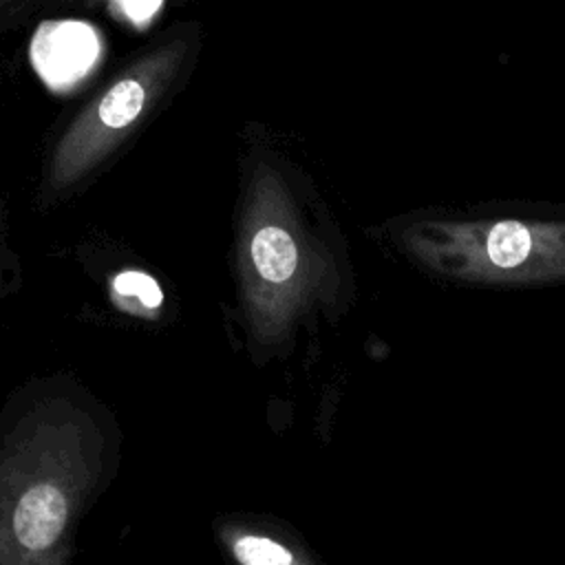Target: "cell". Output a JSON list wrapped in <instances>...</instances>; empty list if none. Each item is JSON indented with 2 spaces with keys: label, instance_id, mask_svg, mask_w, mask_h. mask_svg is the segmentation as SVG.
Here are the masks:
<instances>
[{
  "label": "cell",
  "instance_id": "277c9868",
  "mask_svg": "<svg viewBox=\"0 0 565 565\" xmlns=\"http://www.w3.org/2000/svg\"><path fill=\"white\" fill-rule=\"evenodd\" d=\"M252 258L263 278L282 282L291 276L298 254L291 236L285 230L263 227L252 241Z\"/></svg>",
  "mask_w": 565,
  "mask_h": 565
},
{
  "label": "cell",
  "instance_id": "52a82bcc",
  "mask_svg": "<svg viewBox=\"0 0 565 565\" xmlns=\"http://www.w3.org/2000/svg\"><path fill=\"white\" fill-rule=\"evenodd\" d=\"M236 556L247 565H285L291 563V554L278 543L260 536H245L234 547Z\"/></svg>",
  "mask_w": 565,
  "mask_h": 565
},
{
  "label": "cell",
  "instance_id": "6da1fadb",
  "mask_svg": "<svg viewBox=\"0 0 565 565\" xmlns=\"http://www.w3.org/2000/svg\"><path fill=\"white\" fill-rule=\"evenodd\" d=\"M102 466V437L68 404L29 413L0 448V565L62 563Z\"/></svg>",
  "mask_w": 565,
  "mask_h": 565
},
{
  "label": "cell",
  "instance_id": "8992f818",
  "mask_svg": "<svg viewBox=\"0 0 565 565\" xmlns=\"http://www.w3.org/2000/svg\"><path fill=\"white\" fill-rule=\"evenodd\" d=\"M530 252V232L516 221H503L492 227L488 236V254L499 267H514L525 260Z\"/></svg>",
  "mask_w": 565,
  "mask_h": 565
},
{
  "label": "cell",
  "instance_id": "5b68a950",
  "mask_svg": "<svg viewBox=\"0 0 565 565\" xmlns=\"http://www.w3.org/2000/svg\"><path fill=\"white\" fill-rule=\"evenodd\" d=\"M110 296L117 307L128 313H154L163 302V291L159 282L139 269H126L113 276L110 280Z\"/></svg>",
  "mask_w": 565,
  "mask_h": 565
},
{
  "label": "cell",
  "instance_id": "ba28073f",
  "mask_svg": "<svg viewBox=\"0 0 565 565\" xmlns=\"http://www.w3.org/2000/svg\"><path fill=\"white\" fill-rule=\"evenodd\" d=\"M108 11L132 29H148L161 13L166 0H104Z\"/></svg>",
  "mask_w": 565,
  "mask_h": 565
},
{
  "label": "cell",
  "instance_id": "3957f363",
  "mask_svg": "<svg viewBox=\"0 0 565 565\" xmlns=\"http://www.w3.org/2000/svg\"><path fill=\"white\" fill-rule=\"evenodd\" d=\"M99 51L95 29L84 22L42 24L31 46L38 73L55 88L71 86L90 73Z\"/></svg>",
  "mask_w": 565,
  "mask_h": 565
},
{
  "label": "cell",
  "instance_id": "9c48e42d",
  "mask_svg": "<svg viewBox=\"0 0 565 565\" xmlns=\"http://www.w3.org/2000/svg\"><path fill=\"white\" fill-rule=\"evenodd\" d=\"M11 2H13V0H0V9L7 7V4H11Z\"/></svg>",
  "mask_w": 565,
  "mask_h": 565
},
{
  "label": "cell",
  "instance_id": "7a4b0ae2",
  "mask_svg": "<svg viewBox=\"0 0 565 565\" xmlns=\"http://www.w3.org/2000/svg\"><path fill=\"white\" fill-rule=\"evenodd\" d=\"M183 51L179 40L146 51L79 110L51 157L46 177L51 192L77 183L126 139L170 86Z\"/></svg>",
  "mask_w": 565,
  "mask_h": 565
}]
</instances>
